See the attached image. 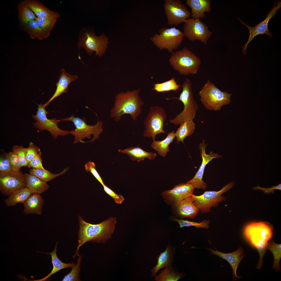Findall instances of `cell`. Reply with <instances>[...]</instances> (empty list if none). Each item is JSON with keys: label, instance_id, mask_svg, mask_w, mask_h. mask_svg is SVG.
I'll list each match as a JSON object with an SVG mask.
<instances>
[{"label": "cell", "instance_id": "1", "mask_svg": "<svg viewBox=\"0 0 281 281\" xmlns=\"http://www.w3.org/2000/svg\"><path fill=\"white\" fill-rule=\"evenodd\" d=\"M78 221V245L74 258L79 255V248L86 242L105 243L113 233L117 222L116 218L111 216L100 223L92 224L85 222L80 215Z\"/></svg>", "mask_w": 281, "mask_h": 281}, {"label": "cell", "instance_id": "2", "mask_svg": "<svg viewBox=\"0 0 281 281\" xmlns=\"http://www.w3.org/2000/svg\"><path fill=\"white\" fill-rule=\"evenodd\" d=\"M245 237L258 251L259 256L256 269H260L266 253L268 242L273 236V226L266 221L252 222L246 225L243 231Z\"/></svg>", "mask_w": 281, "mask_h": 281}, {"label": "cell", "instance_id": "3", "mask_svg": "<svg viewBox=\"0 0 281 281\" xmlns=\"http://www.w3.org/2000/svg\"><path fill=\"white\" fill-rule=\"evenodd\" d=\"M140 89L118 93L115 98L114 107L111 111V118L118 121L122 116L129 114L135 120L141 113L144 103L139 95Z\"/></svg>", "mask_w": 281, "mask_h": 281}, {"label": "cell", "instance_id": "4", "mask_svg": "<svg viewBox=\"0 0 281 281\" xmlns=\"http://www.w3.org/2000/svg\"><path fill=\"white\" fill-rule=\"evenodd\" d=\"M169 62L175 70L180 74L186 75L197 74L201 61L194 53L185 47L173 52Z\"/></svg>", "mask_w": 281, "mask_h": 281}, {"label": "cell", "instance_id": "5", "mask_svg": "<svg viewBox=\"0 0 281 281\" xmlns=\"http://www.w3.org/2000/svg\"><path fill=\"white\" fill-rule=\"evenodd\" d=\"M200 100L207 110L216 111L231 102L232 94L222 91L208 80L199 92Z\"/></svg>", "mask_w": 281, "mask_h": 281}, {"label": "cell", "instance_id": "6", "mask_svg": "<svg viewBox=\"0 0 281 281\" xmlns=\"http://www.w3.org/2000/svg\"><path fill=\"white\" fill-rule=\"evenodd\" d=\"M192 84L189 78L186 79L181 86V92L178 98H175L183 103V110L173 119L169 120L170 123L178 126L186 121L193 120L195 118L198 107L195 100L191 89Z\"/></svg>", "mask_w": 281, "mask_h": 281}, {"label": "cell", "instance_id": "7", "mask_svg": "<svg viewBox=\"0 0 281 281\" xmlns=\"http://www.w3.org/2000/svg\"><path fill=\"white\" fill-rule=\"evenodd\" d=\"M61 120V121H71L74 124L75 129L72 130L71 133L74 137V144L80 142L84 143L82 140L86 138L91 139L92 135H93V137L88 142H93L99 138L103 131V123L101 121L98 120L94 125H88L84 118H80L78 117H75L74 114Z\"/></svg>", "mask_w": 281, "mask_h": 281}, {"label": "cell", "instance_id": "8", "mask_svg": "<svg viewBox=\"0 0 281 281\" xmlns=\"http://www.w3.org/2000/svg\"><path fill=\"white\" fill-rule=\"evenodd\" d=\"M184 37L183 32L175 27L160 29L150 39L153 44L160 50H167L172 53L181 44Z\"/></svg>", "mask_w": 281, "mask_h": 281}, {"label": "cell", "instance_id": "9", "mask_svg": "<svg viewBox=\"0 0 281 281\" xmlns=\"http://www.w3.org/2000/svg\"><path fill=\"white\" fill-rule=\"evenodd\" d=\"M167 118V114L163 107L158 106H151L143 122L145 129L144 131V136L152 137L153 140L155 139L157 135L165 133L163 127Z\"/></svg>", "mask_w": 281, "mask_h": 281}, {"label": "cell", "instance_id": "10", "mask_svg": "<svg viewBox=\"0 0 281 281\" xmlns=\"http://www.w3.org/2000/svg\"><path fill=\"white\" fill-rule=\"evenodd\" d=\"M46 107L42 104L38 105L36 113L32 114L33 118L36 122L33 124L34 126L40 130H46L50 132L54 139L58 136H64L71 134L72 130L66 131L62 130L58 126V124L61 122V119L56 118L48 119L47 115L49 112L46 110Z\"/></svg>", "mask_w": 281, "mask_h": 281}, {"label": "cell", "instance_id": "11", "mask_svg": "<svg viewBox=\"0 0 281 281\" xmlns=\"http://www.w3.org/2000/svg\"><path fill=\"white\" fill-rule=\"evenodd\" d=\"M234 184L233 182H229L218 191H206L199 196L193 194L191 197L193 200V203L201 213L210 212L212 207L217 206L220 203L225 199L222 194L232 188Z\"/></svg>", "mask_w": 281, "mask_h": 281}, {"label": "cell", "instance_id": "12", "mask_svg": "<svg viewBox=\"0 0 281 281\" xmlns=\"http://www.w3.org/2000/svg\"><path fill=\"white\" fill-rule=\"evenodd\" d=\"M107 39L103 34L98 36L92 31L84 30L79 36L78 47H83L90 55L95 52L96 56L101 57L107 47Z\"/></svg>", "mask_w": 281, "mask_h": 281}, {"label": "cell", "instance_id": "13", "mask_svg": "<svg viewBox=\"0 0 281 281\" xmlns=\"http://www.w3.org/2000/svg\"><path fill=\"white\" fill-rule=\"evenodd\" d=\"M184 37L191 41L198 40L206 44L213 32L200 19L188 18L184 23Z\"/></svg>", "mask_w": 281, "mask_h": 281}, {"label": "cell", "instance_id": "14", "mask_svg": "<svg viewBox=\"0 0 281 281\" xmlns=\"http://www.w3.org/2000/svg\"><path fill=\"white\" fill-rule=\"evenodd\" d=\"M163 8L168 23L170 25L184 23L191 16L190 12L180 0H165Z\"/></svg>", "mask_w": 281, "mask_h": 281}, {"label": "cell", "instance_id": "15", "mask_svg": "<svg viewBox=\"0 0 281 281\" xmlns=\"http://www.w3.org/2000/svg\"><path fill=\"white\" fill-rule=\"evenodd\" d=\"M281 2L278 1H274L273 7L267 15L265 19L254 27H252L245 23L240 18L238 20L241 23L245 25L249 31V35L248 40L242 47V51L244 54H246V48L249 43L257 36L263 34L269 36L271 38H273V35L270 32L268 29V25L270 19L276 15L281 7Z\"/></svg>", "mask_w": 281, "mask_h": 281}, {"label": "cell", "instance_id": "16", "mask_svg": "<svg viewBox=\"0 0 281 281\" xmlns=\"http://www.w3.org/2000/svg\"><path fill=\"white\" fill-rule=\"evenodd\" d=\"M26 187L24 174L21 170L0 174V190L5 196L17 190Z\"/></svg>", "mask_w": 281, "mask_h": 281}, {"label": "cell", "instance_id": "17", "mask_svg": "<svg viewBox=\"0 0 281 281\" xmlns=\"http://www.w3.org/2000/svg\"><path fill=\"white\" fill-rule=\"evenodd\" d=\"M205 141L203 140L202 143L200 144L199 148L202 159L201 164L195 176L187 183L192 184L195 188L206 189L207 188V183L202 180L204 171L207 164L213 159L219 158L221 157L220 155L214 154L212 152L209 154L205 152L207 146Z\"/></svg>", "mask_w": 281, "mask_h": 281}, {"label": "cell", "instance_id": "18", "mask_svg": "<svg viewBox=\"0 0 281 281\" xmlns=\"http://www.w3.org/2000/svg\"><path fill=\"white\" fill-rule=\"evenodd\" d=\"M195 188L187 183H181L170 190H164L161 194L164 201L172 206L177 202L191 197Z\"/></svg>", "mask_w": 281, "mask_h": 281}, {"label": "cell", "instance_id": "19", "mask_svg": "<svg viewBox=\"0 0 281 281\" xmlns=\"http://www.w3.org/2000/svg\"><path fill=\"white\" fill-rule=\"evenodd\" d=\"M192 197H189L171 206L173 213L181 218L193 219L199 210L193 203Z\"/></svg>", "mask_w": 281, "mask_h": 281}, {"label": "cell", "instance_id": "20", "mask_svg": "<svg viewBox=\"0 0 281 281\" xmlns=\"http://www.w3.org/2000/svg\"><path fill=\"white\" fill-rule=\"evenodd\" d=\"M216 250L207 248L211 252V254L216 255L220 258L227 260L233 270V278L239 279L240 277L237 276V270L238 266L241 260L245 257L244 251L241 247H240L236 251L233 252L224 253L219 251L215 248Z\"/></svg>", "mask_w": 281, "mask_h": 281}, {"label": "cell", "instance_id": "21", "mask_svg": "<svg viewBox=\"0 0 281 281\" xmlns=\"http://www.w3.org/2000/svg\"><path fill=\"white\" fill-rule=\"evenodd\" d=\"M175 250V248H173L170 243H168L164 251L157 256V264L151 269V276L155 277L159 270L172 265Z\"/></svg>", "mask_w": 281, "mask_h": 281}, {"label": "cell", "instance_id": "22", "mask_svg": "<svg viewBox=\"0 0 281 281\" xmlns=\"http://www.w3.org/2000/svg\"><path fill=\"white\" fill-rule=\"evenodd\" d=\"M78 76L76 75H71L66 72L64 69L61 70V74L59 76V80L56 84V88L55 91L51 97L46 102L43 104L46 107L53 100L61 94L66 92L71 82L76 79Z\"/></svg>", "mask_w": 281, "mask_h": 281}, {"label": "cell", "instance_id": "23", "mask_svg": "<svg viewBox=\"0 0 281 281\" xmlns=\"http://www.w3.org/2000/svg\"><path fill=\"white\" fill-rule=\"evenodd\" d=\"M186 4L191 9L192 18L200 19L205 16L206 12L211 10L210 0H187Z\"/></svg>", "mask_w": 281, "mask_h": 281}, {"label": "cell", "instance_id": "24", "mask_svg": "<svg viewBox=\"0 0 281 281\" xmlns=\"http://www.w3.org/2000/svg\"><path fill=\"white\" fill-rule=\"evenodd\" d=\"M44 202L40 194H32L23 204V213L27 214H36L41 215Z\"/></svg>", "mask_w": 281, "mask_h": 281}, {"label": "cell", "instance_id": "25", "mask_svg": "<svg viewBox=\"0 0 281 281\" xmlns=\"http://www.w3.org/2000/svg\"><path fill=\"white\" fill-rule=\"evenodd\" d=\"M28 6L37 17H49L58 18L59 14L52 11L36 0H25Z\"/></svg>", "mask_w": 281, "mask_h": 281}, {"label": "cell", "instance_id": "26", "mask_svg": "<svg viewBox=\"0 0 281 281\" xmlns=\"http://www.w3.org/2000/svg\"><path fill=\"white\" fill-rule=\"evenodd\" d=\"M24 176L26 187L32 194H41L47 190L49 187L47 182L37 177L30 174L25 173Z\"/></svg>", "mask_w": 281, "mask_h": 281}, {"label": "cell", "instance_id": "27", "mask_svg": "<svg viewBox=\"0 0 281 281\" xmlns=\"http://www.w3.org/2000/svg\"><path fill=\"white\" fill-rule=\"evenodd\" d=\"M119 152L127 154L133 161L138 162L144 160L147 158L150 160L154 159L156 156L155 153L146 151L139 146L135 147L131 146L125 149H119Z\"/></svg>", "mask_w": 281, "mask_h": 281}, {"label": "cell", "instance_id": "28", "mask_svg": "<svg viewBox=\"0 0 281 281\" xmlns=\"http://www.w3.org/2000/svg\"><path fill=\"white\" fill-rule=\"evenodd\" d=\"M58 242L56 243V245L54 250L50 253L40 252V253L49 254L51 256L52 262L53 265V268L51 272L45 277L40 279L33 280L35 281H44L52 275L59 271L64 269L67 268H72L75 265V263H63L58 258L57 254V247Z\"/></svg>", "mask_w": 281, "mask_h": 281}, {"label": "cell", "instance_id": "29", "mask_svg": "<svg viewBox=\"0 0 281 281\" xmlns=\"http://www.w3.org/2000/svg\"><path fill=\"white\" fill-rule=\"evenodd\" d=\"M29 189L27 187L17 190L11 193L5 200L7 206L9 207L15 205L18 203L23 204L32 194Z\"/></svg>", "mask_w": 281, "mask_h": 281}, {"label": "cell", "instance_id": "30", "mask_svg": "<svg viewBox=\"0 0 281 281\" xmlns=\"http://www.w3.org/2000/svg\"><path fill=\"white\" fill-rule=\"evenodd\" d=\"M175 131H173L169 133L166 138L162 141L153 140L151 147L157 151L160 155L165 157L169 151V145L175 137Z\"/></svg>", "mask_w": 281, "mask_h": 281}, {"label": "cell", "instance_id": "31", "mask_svg": "<svg viewBox=\"0 0 281 281\" xmlns=\"http://www.w3.org/2000/svg\"><path fill=\"white\" fill-rule=\"evenodd\" d=\"M180 125L175 133L178 144L181 142L184 143V139L187 137L191 136L195 129V124L193 120L185 121Z\"/></svg>", "mask_w": 281, "mask_h": 281}, {"label": "cell", "instance_id": "32", "mask_svg": "<svg viewBox=\"0 0 281 281\" xmlns=\"http://www.w3.org/2000/svg\"><path fill=\"white\" fill-rule=\"evenodd\" d=\"M17 9L19 22L22 26L35 20L36 17L25 1H22L18 4Z\"/></svg>", "mask_w": 281, "mask_h": 281}, {"label": "cell", "instance_id": "33", "mask_svg": "<svg viewBox=\"0 0 281 281\" xmlns=\"http://www.w3.org/2000/svg\"><path fill=\"white\" fill-rule=\"evenodd\" d=\"M185 275L178 272L171 265L161 270L159 275L156 276L155 280L156 281H177Z\"/></svg>", "mask_w": 281, "mask_h": 281}, {"label": "cell", "instance_id": "34", "mask_svg": "<svg viewBox=\"0 0 281 281\" xmlns=\"http://www.w3.org/2000/svg\"><path fill=\"white\" fill-rule=\"evenodd\" d=\"M23 30L28 33L32 39L42 40L46 37L36 20L23 26Z\"/></svg>", "mask_w": 281, "mask_h": 281}, {"label": "cell", "instance_id": "35", "mask_svg": "<svg viewBox=\"0 0 281 281\" xmlns=\"http://www.w3.org/2000/svg\"><path fill=\"white\" fill-rule=\"evenodd\" d=\"M181 85L178 84L174 78L161 83H157L154 85V87L152 90L157 92L160 93L170 91H174L176 92L180 89Z\"/></svg>", "mask_w": 281, "mask_h": 281}, {"label": "cell", "instance_id": "36", "mask_svg": "<svg viewBox=\"0 0 281 281\" xmlns=\"http://www.w3.org/2000/svg\"><path fill=\"white\" fill-rule=\"evenodd\" d=\"M281 244L275 243L272 240H270L268 243L267 249L270 250L272 253L274 258L272 268L276 271L280 270L279 262L281 258Z\"/></svg>", "mask_w": 281, "mask_h": 281}, {"label": "cell", "instance_id": "37", "mask_svg": "<svg viewBox=\"0 0 281 281\" xmlns=\"http://www.w3.org/2000/svg\"><path fill=\"white\" fill-rule=\"evenodd\" d=\"M68 168H66L61 173L58 174H54L46 169L42 170L32 168L30 169L29 174L37 177L47 182L63 174L68 170Z\"/></svg>", "mask_w": 281, "mask_h": 281}, {"label": "cell", "instance_id": "38", "mask_svg": "<svg viewBox=\"0 0 281 281\" xmlns=\"http://www.w3.org/2000/svg\"><path fill=\"white\" fill-rule=\"evenodd\" d=\"M58 18L49 17H37L35 20L46 38L49 36Z\"/></svg>", "mask_w": 281, "mask_h": 281}, {"label": "cell", "instance_id": "39", "mask_svg": "<svg viewBox=\"0 0 281 281\" xmlns=\"http://www.w3.org/2000/svg\"><path fill=\"white\" fill-rule=\"evenodd\" d=\"M77 263L76 265L72 267L68 273L66 275L62 280V281H77L81 280L79 278V274L81 269V262L82 256H78Z\"/></svg>", "mask_w": 281, "mask_h": 281}, {"label": "cell", "instance_id": "40", "mask_svg": "<svg viewBox=\"0 0 281 281\" xmlns=\"http://www.w3.org/2000/svg\"><path fill=\"white\" fill-rule=\"evenodd\" d=\"M173 220L174 221H176L178 223L180 228L184 227H189L194 226L197 228L208 229L209 227V225L210 224L209 221L206 220H204L200 222L191 221L176 218L173 219Z\"/></svg>", "mask_w": 281, "mask_h": 281}, {"label": "cell", "instance_id": "41", "mask_svg": "<svg viewBox=\"0 0 281 281\" xmlns=\"http://www.w3.org/2000/svg\"><path fill=\"white\" fill-rule=\"evenodd\" d=\"M4 156L9 160L12 171L18 172L20 171L21 167L18 158L16 153L13 151L5 153Z\"/></svg>", "mask_w": 281, "mask_h": 281}, {"label": "cell", "instance_id": "42", "mask_svg": "<svg viewBox=\"0 0 281 281\" xmlns=\"http://www.w3.org/2000/svg\"><path fill=\"white\" fill-rule=\"evenodd\" d=\"M12 150L17 155L21 167L28 166L29 163L26 158L25 148L21 145H15L13 147Z\"/></svg>", "mask_w": 281, "mask_h": 281}, {"label": "cell", "instance_id": "43", "mask_svg": "<svg viewBox=\"0 0 281 281\" xmlns=\"http://www.w3.org/2000/svg\"><path fill=\"white\" fill-rule=\"evenodd\" d=\"M41 152L40 149L31 142L29 146L25 148L26 159L29 163Z\"/></svg>", "mask_w": 281, "mask_h": 281}, {"label": "cell", "instance_id": "44", "mask_svg": "<svg viewBox=\"0 0 281 281\" xmlns=\"http://www.w3.org/2000/svg\"><path fill=\"white\" fill-rule=\"evenodd\" d=\"M85 167L86 171L91 173L103 186L105 184L96 169V165L94 162L91 161L87 162L85 165Z\"/></svg>", "mask_w": 281, "mask_h": 281}, {"label": "cell", "instance_id": "45", "mask_svg": "<svg viewBox=\"0 0 281 281\" xmlns=\"http://www.w3.org/2000/svg\"><path fill=\"white\" fill-rule=\"evenodd\" d=\"M12 171L10 163L8 159L5 157L0 156V174H5Z\"/></svg>", "mask_w": 281, "mask_h": 281}, {"label": "cell", "instance_id": "46", "mask_svg": "<svg viewBox=\"0 0 281 281\" xmlns=\"http://www.w3.org/2000/svg\"><path fill=\"white\" fill-rule=\"evenodd\" d=\"M41 152L31 161H30L27 166L29 168H32L45 170L42 165V159L41 157Z\"/></svg>", "mask_w": 281, "mask_h": 281}, {"label": "cell", "instance_id": "47", "mask_svg": "<svg viewBox=\"0 0 281 281\" xmlns=\"http://www.w3.org/2000/svg\"><path fill=\"white\" fill-rule=\"evenodd\" d=\"M103 186L105 192L112 198L116 203L120 204L124 201V198L121 194L118 195L116 193L105 184Z\"/></svg>", "mask_w": 281, "mask_h": 281}, {"label": "cell", "instance_id": "48", "mask_svg": "<svg viewBox=\"0 0 281 281\" xmlns=\"http://www.w3.org/2000/svg\"><path fill=\"white\" fill-rule=\"evenodd\" d=\"M253 189L254 190H259L263 191L265 193L268 194L269 193H274V190L278 189L281 190V184H279L278 185L273 186L270 188H264L261 187L258 185L257 187H254Z\"/></svg>", "mask_w": 281, "mask_h": 281}]
</instances>
